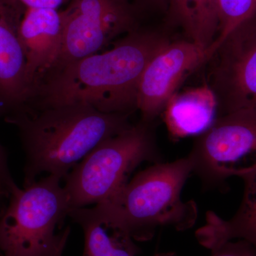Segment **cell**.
Instances as JSON below:
<instances>
[{
  "mask_svg": "<svg viewBox=\"0 0 256 256\" xmlns=\"http://www.w3.org/2000/svg\"><path fill=\"white\" fill-rule=\"evenodd\" d=\"M130 116L102 112L84 102L35 100L6 114L26 152L24 186L43 172L64 180L96 146L130 127Z\"/></svg>",
  "mask_w": 256,
  "mask_h": 256,
  "instance_id": "6da1fadb",
  "label": "cell"
},
{
  "mask_svg": "<svg viewBox=\"0 0 256 256\" xmlns=\"http://www.w3.org/2000/svg\"><path fill=\"white\" fill-rule=\"evenodd\" d=\"M171 40L161 32L138 28L110 50L88 56L47 80L31 100L84 102L107 114L138 110V87L152 58Z\"/></svg>",
  "mask_w": 256,
  "mask_h": 256,
  "instance_id": "7a4b0ae2",
  "label": "cell"
},
{
  "mask_svg": "<svg viewBox=\"0 0 256 256\" xmlns=\"http://www.w3.org/2000/svg\"><path fill=\"white\" fill-rule=\"evenodd\" d=\"M192 174L188 156L170 162L154 163L96 206L137 242L151 240L160 228L184 232L194 226L198 217L196 202L182 198Z\"/></svg>",
  "mask_w": 256,
  "mask_h": 256,
  "instance_id": "3957f363",
  "label": "cell"
},
{
  "mask_svg": "<svg viewBox=\"0 0 256 256\" xmlns=\"http://www.w3.org/2000/svg\"><path fill=\"white\" fill-rule=\"evenodd\" d=\"M154 122L140 120L102 141L66 176L64 188L70 210L108 200L144 162H161Z\"/></svg>",
  "mask_w": 256,
  "mask_h": 256,
  "instance_id": "277c9868",
  "label": "cell"
},
{
  "mask_svg": "<svg viewBox=\"0 0 256 256\" xmlns=\"http://www.w3.org/2000/svg\"><path fill=\"white\" fill-rule=\"evenodd\" d=\"M62 178L50 174L20 188L0 216V252L4 256H54L70 229L55 230L68 216Z\"/></svg>",
  "mask_w": 256,
  "mask_h": 256,
  "instance_id": "5b68a950",
  "label": "cell"
},
{
  "mask_svg": "<svg viewBox=\"0 0 256 256\" xmlns=\"http://www.w3.org/2000/svg\"><path fill=\"white\" fill-rule=\"evenodd\" d=\"M192 174L207 188L256 169V106L218 116L188 154Z\"/></svg>",
  "mask_w": 256,
  "mask_h": 256,
  "instance_id": "8992f818",
  "label": "cell"
},
{
  "mask_svg": "<svg viewBox=\"0 0 256 256\" xmlns=\"http://www.w3.org/2000/svg\"><path fill=\"white\" fill-rule=\"evenodd\" d=\"M68 4L62 11L64 32L60 57L41 86L70 64L99 53L118 37L140 28L132 0H72Z\"/></svg>",
  "mask_w": 256,
  "mask_h": 256,
  "instance_id": "52a82bcc",
  "label": "cell"
},
{
  "mask_svg": "<svg viewBox=\"0 0 256 256\" xmlns=\"http://www.w3.org/2000/svg\"><path fill=\"white\" fill-rule=\"evenodd\" d=\"M205 64L218 116L256 106V13L230 32Z\"/></svg>",
  "mask_w": 256,
  "mask_h": 256,
  "instance_id": "ba28073f",
  "label": "cell"
},
{
  "mask_svg": "<svg viewBox=\"0 0 256 256\" xmlns=\"http://www.w3.org/2000/svg\"><path fill=\"white\" fill-rule=\"evenodd\" d=\"M208 52L190 40L170 41L143 72L138 87L137 109L141 120L154 122L184 80L206 63Z\"/></svg>",
  "mask_w": 256,
  "mask_h": 256,
  "instance_id": "9c48e42d",
  "label": "cell"
},
{
  "mask_svg": "<svg viewBox=\"0 0 256 256\" xmlns=\"http://www.w3.org/2000/svg\"><path fill=\"white\" fill-rule=\"evenodd\" d=\"M26 10L18 0H0V100L4 116L18 110L31 97L20 40Z\"/></svg>",
  "mask_w": 256,
  "mask_h": 256,
  "instance_id": "30bf717a",
  "label": "cell"
},
{
  "mask_svg": "<svg viewBox=\"0 0 256 256\" xmlns=\"http://www.w3.org/2000/svg\"><path fill=\"white\" fill-rule=\"evenodd\" d=\"M63 32L62 11L26 10L20 26V40L26 60L30 99L41 86L60 57Z\"/></svg>",
  "mask_w": 256,
  "mask_h": 256,
  "instance_id": "8fae6325",
  "label": "cell"
},
{
  "mask_svg": "<svg viewBox=\"0 0 256 256\" xmlns=\"http://www.w3.org/2000/svg\"><path fill=\"white\" fill-rule=\"evenodd\" d=\"M240 178L244 183V197L235 215L225 220L210 210L206 224L195 234L198 242L208 250L234 240H246L256 250V169Z\"/></svg>",
  "mask_w": 256,
  "mask_h": 256,
  "instance_id": "7c38bea8",
  "label": "cell"
},
{
  "mask_svg": "<svg viewBox=\"0 0 256 256\" xmlns=\"http://www.w3.org/2000/svg\"><path fill=\"white\" fill-rule=\"evenodd\" d=\"M170 136L175 138L200 136L218 116L214 94L207 84L176 92L162 112Z\"/></svg>",
  "mask_w": 256,
  "mask_h": 256,
  "instance_id": "4fadbf2b",
  "label": "cell"
},
{
  "mask_svg": "<svg viewBox=\"0 0 256 256\" xmlns=\"http://www.w3.org/2000/svg\"><path fill=\"white\" fill-rule=\"evenodd\" d=\"M68 216L84 230L82 256H137L140 252L130 235L96 205L92 208H72Z\"/></svg>",
  "mask_w": 256,
  "mask_h": 256,
  "instance_id": "5bb4252c",
  "label": "cell"
},
{
  "mask_svg": "<svg viewBox=\"0 0 256 256\" xmlns=\"http://www.w3.org/2000/svg\"><path fill=\"white\" fill-rule=\"evenodd\" d=\"M166 12L170 24L208 54L218 36V0H168Z\"/></svg>",
  "mask_w": 256,
  "mask_h": 256,
  "instance_id": "9a60e30c",
  "label": "cell"
},
{
  "mask_svg": "<svg viewBox=\"0 0 256 256\" xmlns=\"http://www.w3.org/2000/svg\"><path fill=\"white\" fill-rule=\"evenodd\" d=\"M256 13L255 0H218V32L208 56L230 32Z\"/></svg>",
  "mask_w": 256,
  "mask_h": 256,
  "instance_id": "2e32d148",
  "label": "cell"
},
{
  "mask_svg": "<svg viewBox=\"0 0 256 256\" xmlns=\"http://www.w3.org/2000/svg\"><path fill=\"white\" fill-rule=\"evenodd\" d=\"M4 116V109L0 100V117ZM20 188L15 183L10 173L8 162V154L0 143V216L8 206L10 198Z\"/></svg>",
  "mask_w": 256,
  "mask_h": 256,
  "instance_id": "e0dca14e",
  "label": "cell"
},
{
  "mask_svg": "<svg viewBox=\"0 0 256 256\" xmlns=\"http://www.w3.org/2000/svg\"><path fill=\"white\" fill-rule=\"evenodd\" d=\"M210 256H256V250L246 240H230L210 250Z\"/></svg>",
  "mask_w": 256,
  "mask_h": 256,
  "instance_id": "ac0fdd59",
  "label": "cell"
},
{
  "mask_svg": "<svg viewBox=\"0 0 256 256\" xmlns=\"http://www.w3.org/2000/svg\"><path fill=\"white\" fill-rule=\"evenodd\" d=\"M26 9L56 10L72 0H18Z\"/></svg>",
  "mask_w": 256,
  "mask_h": 256,
  "instance_id": "d6986e66",
  "label": "cell"
},
{
  "mask_svg": "<svg viewBox=\"0 0 256 256\" xmlns=\"http://www.w3.org/2000/svg\"><path fill=\"white\" fill-rule=\"evenodd\" d=\"M142 1L154 5L162 9H165V10H166V8H168V0H142Z\"/></svg>",
  "mask_w": 256,
  "mask_h": 256,
  "instance_id": "ffe728a7",
  "label": "cell"
},
{
  "mask_svg": "<svg viewBox=\"0 0 256 256\" xmlns=\"http://www.w3.org/2000/svg\"><path fill=\"white\" fill-rule=\"evenodd\" d=\"M67 240H64L63 242L60 244V246H58V249H57L56 252L54 255V256H62V254H63L64 248H65Z\"/></svg>",
  "mask_w": 256,
  "mask_h": 256,
  "instance_id": "44dd1931",
  "label": "cell"
},
{
  "mask_svg": "<svg viewBox=\"0 0 256 256\" xmlns=\"http://www.w3.org/2000/svg\"><path fill=\"white\" fill-rule=\"evenodd\" d=\"M154 256H176V254L173 252H159Z\"/></svg>",
  "mask_w": 256,
  "mask_h": 256,
  "instance_id": "7402d4cb",
  "label": "cell"
},
{
  "mask_svg": "<svg viewBox=\"0 0 256 256\" xmlns=\"http://www.w3.org/2000/svg\"><path fill=\"white\" fill-rule=\"evenodd\" d=\"M255 2H256V0H255Z\"/></svg>",
  "mask_w": 256,
  "mask_h": 256,
  "instance_id": "603a6c76",
  "label": "cell"
}]
</instances>
